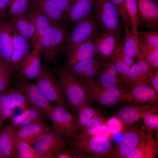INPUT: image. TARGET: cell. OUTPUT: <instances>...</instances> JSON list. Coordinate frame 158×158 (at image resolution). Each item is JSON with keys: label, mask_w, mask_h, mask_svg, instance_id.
I'll return each instance as SVG.
<instances>
[{"label": "cell", "mask_w": 158, "mask_h": 158, "mask_svg": "<svg viewBox=\"0 0 158 158\" xmlns=\"http://www.w3.org/2000/svg\"><path fill=\"white\" fill-rule=\"evenodd\" d=\"M54 71L68 104L77 114L81 107L88 104L90 99L86 85L67 66H58Z\"/></svg>", "instance_id": "cell-1"}, {"label": "cell", "mask_w": 158, "mask_h": 158, "mask_svg": "<svg viewBox=\"0 0 158 158\" xmlns=\"http://www.w3.org/2000/svg\"><path fill=\"white\" fill-rule=\"evenodd\" d=\"M35 79V83L37 87L50 102L65 107L67 106L68 103L58 79L49 68L42 65L39 73Z\"/></svg>", "instance_id": "cell-2"}, {"label": "cell", "mask_w": 158, "mask_h": 158, "mask_svg": "<svg viewBox=\"0 0 158 158\" xmlns=\"http://www.w3.org/2000/svg\"><path fill=\"white\" fill-rule=\"evenodd\" d=\"M67 35L63 26L54 24L38 42L40 56L47 61L53 60L63 47Z\"/></svg>", "instance_id": "cell-3"}, {"label": "cell", "mask_w": 158, "mask_h": 158, "mask_svg": "<svg viewBox=\"0 0 158 158\" xmlns=\"http://www.w3.org/2000/svg\"><path fill=\"white\" fill-rule=\"evenodd\" d=\"M48 117L52 122L55 132L59 135L67 136L73 140L78 139L77 117L70 113L63 106H53Z\"/></svg>", "instance_id": "cell-4"}, {"label": "cell", "mask_w": 158, "mask_h": 158, "mask_svg": "<svg viewBox=\"0 0 158 158\" xmlns=\"http://www.w3.org/2000/svg\"><path fill=\"white\" fill-rule=\"evenodd\" d=\"M73 140L72 145L76 151L91 158H112L113 142L109 138L97 136Z\"/></svg>", "instance_id": "cell-5"}, {"label": "cell", "mask_w": 158, "mask_h": 158, "mask_svg": "<svg viewBox=\"0 0 158 158\" xmlns=\"http://www.w3.org/2000/svg\"><path fill=\"white\" fill-rule=\"evenodd\" d=\"M75 23L67 34L63 46L66 53L97 34L95 23L92 15Z\"/></svg>", "instance_id": "cell-6"}, {"label": "cell", "mask_w": 158, "mask_h": 158, "mask_svg": "<svg viewBox=\"0 0 158 158\" xmlns=\"http://www.w3.org/2000/svg\"><path fill=\"white\" fill-rule=\"evenodd\" d=\"M98 23L103 33L121 31V23L116 7L110 0H95Z\"/></svg>", "instance_id": "cell-7"}, {"label": "cell", "mask_w": 158, "mask_h": 158, "mask_svg": "<svg viewBox=\"0 0 158 158\" xmlns=\"http://www.w3.org/2000/svg\"><path fill=\"white\" fill-rule=\"evenodd\" d=\"M84 83L87 87L90 99L100 105L108 107L118 103L121 95L128 90L116 87H104L95 80Z\"/></svg>", "instance_id": "cell-8"}, {"label": "cell", "mask_w": 158, "mask_h": 158, "mask_svg": "<svg viewBox=\"0 0 158 158\" xmlns=\"http://www.w3.org/2000/svg\"><path fill=\"white\" fill-rule=\"evenodd\" d=\"M33 144L35 152L40 158H55V154L66 149L67 146L63 137L51 130L41 135Z\"/></svg>", "instance_id": "cell-9"}, {"label": "cell", "mask_w": 158, "mask_h": 158, "mask_svg": "<svg viewBox=\"0 0 158 158\" xmlns=\"http://www.w3.org/2000/svg\"><path fill=\"white\" fill-rule=\"evenodd\" d=\"M17 87L23 92L29 106L48 116L53 106L35 83L27 82L22 79Z\"/></svg>", "instance_id": "cell-10"}, {"label": "cell", "mask_w": 158, "mask_h": 158, "mask_svg": "<svg viewBox=\"0 0 158 158\" xmlns=\"http://www.w3.org/2000/svg\"><path fill=\"white\" fill-rule=\"evenodd\" d=\"M97 55L104 60L112 57L122 46L121 31H116L97 35L95 39Z\"/></svg>", "instance_id": "cell-11"}, {"label": "cell", "mask_w": 158, "mask_h": 158, "mask_svg": "<svg viewBox=\"0 0 158 158\" xmlns=\"http://www.w3.org/2000/svg\"><path fill=\"white\" fill-rule=\"evenodd\" d=\"M122 104H158V94L150 85H139L128 89L120 97Z\"/></svg>", "instance_id": "cell-12"}, {"label": "cell", "mask_w": 158, "mask_h": 158, "mask_svg": "<svg viewBox=\"0 0 158 158\" xmlns=\"http://www.w3.org/2000/svg\"><path fill=\"white\" fill-rule=\"evenodd\" d=\"M9 20L10 23L13 49L9 65L14 73L16 71L19 72L23 59L31 50V44L18 32Z\"/></svg>", "instance_id": "cell-13"}, {"label": "cell", "mask_w": 158, "mask_h": 158, "mask_svg": "<svg viewBox=\"0 0 158 158\" xmlns=\"http://www.w3.org/2000/svg\"><path fill=\"white\" fill-rule=\"evenodd\" d=\"M105 60L96 55L93 58L68 68L84 83L95 80L100 73Z\"/></svg>", "instance_id": "cell-14"}, {"label": "cell", "mask_w": 158, "mask_h": 158, "mask_svg": "<svg viewBox=\"0 0 158 158\" xmlns=\"http://www.w3.org/2000/svg\"><path fill=\"white\" fill-rule=\"evenodd\" d=\"M154 72L145 61H138L131 67L128 74L127 89L139 85H150Z\"/></svg>", "instance_id": "cell-15"}, {"label": "cell", "mask_w": 158, "mask_h": 158, "mask_svg": "<svg viewBox=\"0 0 158 158\" xmlns=\"http://www.w3.org/2000/svg\"><path fill=\"white\" fill-rule=\"evenodd\" d=\"M140 138L138 143L126 158H155L158 155V141L153 133L140 128Z\"/></svg>", "instance_id": "cell-16"}, {"label": "cell", "mask_w": 158, "mask_h": 158, "mask_svg": "<svg viewBox=\"0 0 158 158\" xmlns=\"http://www.w3.org/2000/svg\"><path fill=\"white\" fill-rule=\"evenodd\" d=\"M140 128L138 125H135L127 131L121 140L113 148L112 158H127L140 141Z\"/></svg>", "instance_id": "cell-17"}, {"label": "cell", "mask_w": 158, "mask_h": 158, "mask_svg": "<svg viewBox=\"0 0 158 158\" xmlns=\"http://www.w3.org/2000/svg\"><path fill=\"white\" fill-rule=\"evenodd\" d=\"M154 110H158V104H124L117 109L116 114L126 126L138 121L142 112Z\"/></svg>", "instance_id": "cell-18"}, {"label": "cell", "mask_w": 158, "mask_h": 158, "mask_svg": "<svg viewBox=\"0 0 158 158\" xmlns=\"http://www.w3.org/2000/svg\"><path fill=\"white\" fill-rule=\"evenodd\" d=\"M153 0H137L138 26L151 29L158 26V6Z\"/></svg>", "instance_id": "cell-19"}, {"label": "cell", "mask_w": 158, "mask_h": 158, "mask_svg": "<svg viewBox=\"0 0 158 158\" xmlns=\"http://www.w3.org/2000/svg\"><path fill=\"white\" fill-rule=\"evenodd\" d=\"M95 80L104 87H116L127 90L116 67L112 57L105 60L100 73Z\"/></svg>", "instance_id": "cell-20"}, {"label": "cell", "mask_w": 158, "mask_h": 158, "mask_svg": "<svg viewBox=\"0 0 158 158\" xmlns=\"http://www.w3.org/2000/svg\"><path fill=\"white\" fill-rule=\"evenodd\" d=\"M94 37L66 52V63L69 68L80 62L90 59L97 55Z\"/></svg>", "instance_id": "cell-21"}, {"label": "cell", "mask_w": 158, "mask_h": 158, "mask_svg": "<svg viewBox=\"0 0 158 158\" xmlns=\"http://www.w3.org/2000/svg\"><path fill=\"white\" fill-rule=\"evenodd\" d=\"M24 58L20 69L19 73L22 79L29 80L38 75L41 70L42 64L38 42Z\"/></svg>", "instance_id": "cell-22"}, {"label": "cell", "mask_w": 158, "mask_h": 158, "mask_svg": "<svg viewBox=\"0 0 158 158\" xmlns=\"http://www.w3.org/2000/svg\"><path fill=\"white\" fill-rule=\"evenodd\" d=\"M0 139L2 157H17L18 138L16 127L10 124L0 127Z\"/></svg>", "instance_id": "cell-23"}, {"label": "cell", "mask_w": 158, "mask_h": 158, "mask_svg": "<svg viewBox=\"0 0 158 158\" xmlns=\"http://www.w3.org/2000/svg\"><path fill=\"white\" fill-rule=\"evenodd\" d=\"M9 20L21 35L34 47L36 45L35 24L32 17L28 10Z\"/></svg>", "instance_id": "cell-24"}, {"label": "cell", "mask_w": 158, "mask_h": 158, "mask_svg": "<svg viewBox=\"0 0 158 158\" xmlns=\"http://www.w3.org/2000/svg\"><path fill=\"white\" fill-rule=\"evenodd\" d=\"M95 2V0H74L65 23H76L92 15Z\"/></svg>", "instance_id": "cell-25"}, {"label": "cell", "mask_w": 158, "mask_h": 158, "mask_svg": "<svg viewBox=\"0 0 158 158\" xmlns=\"http://www.w3.org/2000/svg\"><path fill=\"white\" fill-rule=\"evenodd\" d=\"M35 6L54 24L63 25L65 24L66 15L49 0H32Z\"/></svg>", "instance_id": "cell-26"}, {"label": "cell", "mask_w": 158, "mask_h": 158, "mask_svg": "<svg viewBox=\"0 0 158 158\" xmlns=\"http://www.w3.org/2000/svg\"><path fill=\"white\" fill-rule=\"evenodd\" d=\"M19 139L33 144L44 133L51 130L50 126L44 123H37L16 127Z\"/></svg>", "instance_id": "cell-27"}, {"label": "cell", "mask_w": 158, "mask_h": 158, "mask_svg": "<svg viewBox=\"0 0 158 158\" xmlns=\"http://www.w3.org/2000/svg\"><path fill=\"white\" fill-rule=\"evenodd\" d=\"M13 49L10 22L0 19V57L9 65Z\"/></svg>", "instance_id": "cell-28"}, {"label": "cell", "mask_w": 158, "mask_h": 158, "mask_svg": "<svg viewBox=\"0 0 158 158\" xmlns=\"http://www.w3.org/2000/svg\"><path fill=\"white\" fill-rule=\"evenodd\" d=\"M34 22L36 44L54 24L35 6L32 4L28 10Z\"/></svg>", "instance_id": "cell-29"}, {"label": "cell", "mask_w": 158, "mask_h": 158, "mask_svg": "<svg viewBox=\"0 0 158 158\" xmlns=\"http://www.w3.org/2000/svg\"><path fill=\"white\" fill-rule=\"evenodd\" d=\"M44 115L38 110L31 107L23 111L20 115L13 117L11 124L17 127L37 123H44Z\"/></svg>", "instance_id": "cell-30"}, {"label": "cell", "mask_w": 158, "mask_h": 158, "mask_svg": "<svg viewBox=\"0 0 158 158\" xmlns=\"http://www.w3.org/2000/svg\"><path fill=\"white\" fill-rule=\"evenodd\" d=\"M124 32V44L122 50L124 53L137 59L142 60V55L137 38L132 29L123 27Z\"/></svg>", "instance_id": "cell-31"}, {"label": "cell", "mask_w": 158, "mask_h": 158, "mask_svg": "<svg viewBox=\"0 0 158 158\" xmlns=\"http://www.w3.org/2000/svg\"><path fill=\"white\" fill-rule=\"evenodd\" d=\"M138 43L142 60L147 63L155 72L158 68V48L152 47L138 41Z\"/></svg>", "instance_id": "cell-32"}, {"label": "cell", "mask_w": 158, "mask_h": 158, "mask_svg": "<svg viewBox=\"0 0 158 158\" xmlns=\"http://www.w3.org/2000/svg\"><path fill=\"white\" fill-rule=\"evenodd\" d=\"M77 114L78 129L80 132L91 119L100 114V113L98 109L94 108L87 104L81 107Z\"/></svg>", "instance_id": "cell-33"}, {"label": "cell", "mask_w": 158, "mask_h": 158, "mask_svg": "<svg viewBox=\"0 0 158 158\" xmlns=\"http://www.w3.org/2000/svg\"><path fill=\"white\" fill-rule=\"evenodd\" d=\"M104 118L100 114L91 119L80 132L78 138L80 139L89 138L96 135L99 128L104 124Z\"/></svg>", "instance_id": "cell-34"}, {"label": "cell", "mask_w": 158, "mask_h": 158, "mask_svg": "<svg viewBox=\"0 0 158 158\" xmlns=\"http://www.w3.org/2000/svg\"><path fill=\"white\" fill-rule=\"evenodd\" d=\"M32 5V0H10L7 14L12 20L26 12Z\"/></svg>", "instance_id": "cell-35"}, {"label": "cell", "mask_w": 158, "mask_h": 158, "mask_svg": "<svg viewBox=\"0 0 158 158\" xmlns=\"http://www.w3.org/2000/svg\"><path fill=\"white\" fill-rule=\"evenodd\" d=\"M12 109L18 107L23 111L29 104L23 92L17 87L7 91Z\"/></svg>", "instance_id": "cell-36"}, {"label": "cell", "mask_w": 158, "mask_h": 158, "mask_svg": "<svg viewBox=\"0 0 158 158\" xmlns=\"http://www.w3.org/2000/svg\"><path fill=\"white\" fill-rule=\"evenodd\" d=\"M158 110L142 112L140 114L143 125L140 128L145 131L153 132L158 129Z\"/></svg>", "instance_id": "cell-37"}, {"label": "cell", "mask_w": 158, "mask_h": 158, "mask_svg": "<svg viewBox=\"0 0 158 158\" xmlns=\"http://www.w3.org/2000/svg\"><path fill=\"white\" fill-rule=\"evenodd\" d=\"M14 73L10 65L0 57V93L10 85Z\"/></svg>", "instance_id": "cell-38"}, {"label": "cell", "mask_w": 158, "mask_h": 158, "mask_svg": "<svg viewBox=\"0 0 158 158\" xmlns=\"http://www.w3.org/2000/svg\"><path fill=\"white\" fill-rule=\"evenodd\" d=\"M125 2L131 22V29L135 37L137 38L138 27L139 25L137 0H125Z\"/></svg>", "instance_id": "cell-39"}, {"label": "cell", "mask_w": 158, "mask_h": 158, "mask_svg": "<svg viewBox=\"0 0 158 158\" xmlns=\"http://www.w3.org/2000/svg\"><path fill=\"white\" fill-rule=\"evenodd\" d=\"M13 110L7 91L0 93V127L4 120L12 116Z\"/></svg>", "instance_id": "cell-40"}, {"label": "cell", "mask_w": 158, "mask_h": 158, "mask_svg": "<svg viewBox=\"0 0 158 158\" xmlns=\"http://www.w3.org/2000/svg\"><path fill=\"white\" fill-rule=\"evenodd\" d=\"M28 142L19 139L17 146V157L19 158H40L33 147Z\"/></svg>", "instance_id": "cell-41"}, {"label": "cell", "mask_w": 158, "mask_h": 158, "mask_svg": "<svg viewBox=\"0 0 158 158\" xmlns=\"http://www.w3.org/2000/svg\"><path fill=\"white\" fill-rule=\"evenodd\" d=\"M121 47L112 57L116 67L123 79L126 88L128 90L126 87L127 76L131 67L127 65L123 60L120 53Z\"/></svg>", "instance_id": "cell-42"}, {"label": "cell", "mask_w": 158, "mask_h": 158, "mask_svg": "<svg viewBox=\"0 0 158 158\" xmlns=\"http://www.w3.org/2000/svg\"><path fill=\"white\" fill-rule=\"evenodd\" d=\"M137 37L140 42L158 48V33L154 31L138 30Z\"/></svg>", "instance_id": "cell-43"}, {"label": "cell", "mask_w": 158, "mask_h": 158, "mask_svg": "<svg viewBox=\"0 0 158 158\" xmlns=\"http://www.w3.org/2000/svg\"><path fill=\"white\" fill-rule=\"evenodd\" d=\"M115 6L123 27L131 28L130 18L126 7L125 0H110Z\"/></svg>", "instance_id": "cell-44"}, {"label": "cell", "mask_w": 158, "mask_h": 158, "mask_svg": "<svg viewBox=\"0 0 158 158\" xmlns=\"http://www.w3.org/2000/svg\"><path fill=\"white\" fill-rule=\"evenodd\" d=\"M107 125L110 130L111 134L113 135L121 133L125 126L123 122L116 116L109 119L107 121Z\"/></svg>", "instance_id": "cell-45"}, {"label": "cell", "mask_w": 158, "mask_h": 158, "mask_svg": "<svg viewBox=\"0 0 158 158\" xmlns=\"http://www.w3.org/2000/svg\"><path fill=\"white\" fill-rule=\"evenodd\" d=\"M59 9L64 13L66 16L73 3L74 0H49Z\"/></svg>", "instance_id": "cell-46"}, {"label": "cell", "mask_w": 158, "mask_h": 158, "mask_svg": "<svg viewBox=\"0 0 158 158\" xmlns=\"http://www.w3.org/2000/svg\"><path fill=\"white\" fill-rule=\"evenodd\" d=\"M111 134L110 130L107 126L104 124L99 128L96 135L97 136L109 138Z\"/></svg>", "instance_id": "cell-47"}, {"label": "cell", "mask_w": 158, "mask_h": 158, "mask_svg": "<svg viewBox=\"0 0 158 158\" xmlns=\"http://www.w3.org/2000/svg\"><path fill=\"white\" fill-rule=\"evenodd\" d=\"M10 0H0V19H3L7 12Z\"/></svg>", "instance_id": "cell-48"}, {"label": "cell", "mask_w": 158, "mask_h": 158, "mask_svg": "<svg viewBox=\"0 0 158 158\" xmlns=\"http://www.w3.org/2000/svg\"><path fill=\"white\" fill-rule=\"evenodd\" d=\"M122 46L120 48V53L122 58L124 62L128 65L131 67L135 63L134 58L126 54L123 52Z\"/></svg>", "instance_id": "cell-49"}, {"label": "cell", "mask_w": 158, "mask_h": 158, "mask_svg": "<svg viewBox=\"0 0 158 158\" xmlns=\"http://www.w3.org/2000/svg\"><path fill=\"white\" fill-rule=\"evenodd\" d=\"M73 152L66 150V149L60 151L55 154V158H72L73 157Z\"/></svg>", "instance_id": "cell-50"}, {"label": "cell", "mask_w": 158, "mask_h": 158, "mask_svg": "<svg viewBox=\"0 0 158 158\" xmlns=\"http://www.w3.org/2000/svg\"><path fill=\"white\" fill-rule=\"evenodd\" d=\"M153 88L156 93L158 94V69L155 71L152 78L151 84Z\"/></svg>", "instance_id": "cell-51"}, {"label": "cell", "mask_w": 158, "mask_h": 158, "mask_svg": "<svg viewBox=\"0 0 158 158\" xmlns=\"http://www.w3.org/2000/svg\"><path fill=\"white\" fill-rule=\"evenodd\" d=\"M2 157V154H1V139H0V158Z\"/></svg>", "instance_id": "cell-52"}, {"label": "cell", "mask_w": 158, "mask_h": 158, "mask_svg": "<svg viewBox=\"0 0 158 158\" xmlns=\"http://www.w3.org/2000/svg\"><path fill=\"white\" fill-rule=\"evenodd\" d=\"M155 1L157 3H158V0H153Z\"/></svg>", "instance_id": "cell-53"}]
</instances>
